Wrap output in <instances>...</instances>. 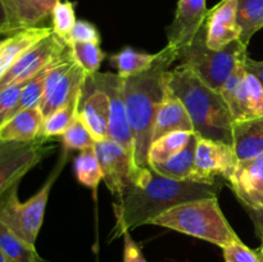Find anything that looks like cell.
Returning a JSON list of instances; mask_svg holds the SVG:
<instances>
[{
    "mask_svg": "<svg viewBox=\"0 0 263 262\" xmlns=\"http://www.w3.org/2000/svg\"><path fill=\"white\" fill-rule=\"evenodd\" d=\"M73 58L85 71L87 77L98 73L100 64L105 58V53L100 49V44L95 43H73L71 44Z\"/></svg>",
    "mask_w": 263,
    "mask_h": 262,
    "instance_id": "obj_31",
    "label": "cell"
},
{
    "mask_svg": "<svg viewBox=\"0 0 263 262\" xmlns=\"http://www.w3.org/2000/svg\"><path fill=\"white\" fill-rule=\"evenodd\" d=\"M240 40V27L236 18V0H221L207 15V39L210 49H222Z\"/></svg>",
    "mask_w": 263,
    "mask_h": 262,
    "instance_id": "obj_16",
    "label": "cell"
},
{
    "mask_svg": "<svg viewBox=\"0 0 263 262\" xmlns=\"http://www.w3.org/2000/svg\"><path fill=\"white\" fill-rule=\"evenodd\" d=\"M94 153L102 169L103 181L117 200L131 188L141 186L149 179L152 169H139L133 156L113 139L95 143Z\"/></svg>",
    "mask_w": 263,
    "mask_h": 262,
    "instance_id": "obj_7",
    "label": "cell"
},
{
    "mask_svg": "<svg viewBox=\"0 0 263 262\" xmlns=\"http://www.w3.org/2000/svg\"><path fill=\"white\" fill-rule=\"evenodd\" d=\"M49 139L39 136L30 143L0 141V203L12 188L54 149Z\"/></svg>",
    "mask_w": 263,
    "mask_h": 262,
    "instance_id": "obj_9",
    "label": "cell"
},
{
    "mask_svg": "<svg viewBox=\"0 0 263 262\" xmlns=\"http://www.w3.org/2000/svg\"><path fill=\"white\" fill-rule=\"evenodd\" d=\"M0 262H7V259H5V257H4V253H3L2 248H0Z\"/></svg>",
    "mask_w": 263,
    "mask_h": 262,
    "instance_id": "obj_40",
    "label": "cell"
},
{
    "mask_svg": "<svg viewBox=\"0 0 263 262\" xmlns=\"http://www.w3.org/2000/svg\"><path fill=\"white\" fill-rule=\"evenodd\" d=\"M53 32L46 26L25 28L0 40V77L33 45Z\"/></svg>",
    "mask_w": 263,
    "mask_h": 262,
    "instance_id": "obj_19",
    "label": "cell"
},
{
    "mask_svg": "<svg viewBox=\"0 0 263 262\" xmlns=\"http://www.w3.org/2000/svg\"><path fill=\"white\" fill-rule=\"evenodd\" d=\"M84 91V89H82ZM82 91L74 95L66 105L57 109L48 117L44 118L41 125L40 136L44 138H54V136H62L67 131V128L73 123L74 118L79 115L80 103H81Z\"/></svg>",
    "mask_w": 263,
    "mask_h": 262,
    "instance_id": "obj_26",
    "label": "cell"
},
{
    "mask_svg": "<svg viewBox=\"0 0 263 262\" xmlns=\"http://www.w3.org/2000/svg\"><path fill=\"white\" fill-rule=\"evenodd\" d=\"M9 35L8 32V14L3 0H0V36Z\"/></svg>",
    "mask_w": 263,
    "mask_h": 262,
    "instance_id": "obj_39",
    "label": "cell"
},
{
    "mask_svg": "<svg viewBox=\"0 0 263 262\" xmlns=\"http://www.w3.org/2000/svg\"><path fill=\"white\" fill-rule=\"evenodd\" d=\"M229 109L234 122L263 117V87L253 74L247 72Z\"/></svg>",
    "mask_w": 263,
    "mask_h": 262,
    "instance_id": "obj_22",
    "label": "cell"
},
{
    "mask_svg": "<svg viewBox=\"0 0 263 262\" xmlns=\"http://www.w3.org/2000/svg\"><path fill=\"white\" fill-rule=\"evenodd\" d=\"M221 189V181L200 184L192 180H174L152 170L145 184L133 186L121 199L113 203L116 225L110 239L120 238L125 231H133L139 226L151 225L157 216L180 203L217 197Z\"/></svg>",
    "mask_w": 263,
    "mask_h": 262,
    "instance_id": "obj_1",
    "label": "cell"
},
{
    "mask_svg": "<svg viewBox=\"0 0 263 262\" xmlns=\"http://www.w3.org/2000/svg\"><path fill=\"white\" fill-rule=\"evenodd\" d=\"M73 167L77 181L84 186L89 188L92 192L94 200H97L98 186L103 180V172L94 153V149L80 152L79 156L74 158Z\"/></svg>",
    "mask_w": 263,
    "mask_h": 262,
    "instance_id": "obj_29",
    "label": "cell"
},
{
    "mask_svg": "<svg viewBox=\"0 0 263 262\" xmlns=\"http://www.w3.org/2000/svg\"><path fill=\"white\" fill-rule=\"evenodd\" d=\"M123 238V262H148L140 247L134 240L131 231H125Z\"/></svg>",
    "mask_w": 263,
    "mask_h": 262,
    "instance_id": "obj_37",
    "label": "cell"
},
{
    "mask_svg": "<svg viewBox=\"0 0 263 262\" xmlns=\"http://www.w3.org/2000/svg\"><path fill=\"white\" fill-rule=\"evenodd\" d=\"M43 121L40 105L22 110L0 126V141L30 143L40 136Z\"/></svg>",
    "mask_w": 263,
    "mask_h": 262,
    "instance_id": "obj_21",
    "label": "cell"
},
{
    "mask_svg": "<svg viewBox=\"0 0 263 262\" xmlns=\"http://www.w3.org/2000/svg\"><path fill=\"white\" fill-rule=\"evenodd\" d=\"M68 153L69 151L63 148V153L59 157L55 167L51 170L46 181L30 199L21 202L18 198L20 185H15L0 203V222L30 246H35L44 222L50 190L68 159Z\"/></svg>",
    "mask_w": 263,
    "mask_h": 262,
    "instance_id": "obj_6",
    "label": "cell"
},
{
    "mask_svg": "<svg viewBox=\"0 0 263 262\" xmlns=\"http://www.w3.org/2000/svg\"><path fill=\"white\" fill-rule=\"evenodd\" d=\"M244 68H246L248 73L253 74L261 82L263 87V61H256V59L247 57L246 61H244Z\"/></svg>",
    "mask_w": 263,
    "mask_h": 262,
    "instance_id": "obj_38",
    "label": "cell"
},
{
    "mask_svg": "<svg viewBox=\"0 0 263 262\" xmlns=\"http://www.w3.org/2000/svg\"><path fill=\"white\" fill-rule=\"evenodd\" d=\"M51 64H53V62L49 66H46L43 71L39 72L35 77H32L30 81H27V84L23 86L20 98H18L17 104L14 105L13 110L10 112L9 118L17 115V113L22 112V110L28 109L31 107H35V105H40V102L44 95V89H45L46 77H48L49 71H50Z\"/></svg>",
    "mask_w": 263,
    "mask_h": 262,
    "instance_id": "obj_30",
    "label": "cell"
},
{
    "mask_svg": "<svg viewBox=\"0 0 263 262\" xmlns=\"http://www.w3.org/2000/svg\"><path fill=\"white\" fill-rule=\"evenodd\" d=\"M86 73L73 58L71 46L53 62L45 81L40 109L44 118L66 105L72 98L82 91L86 82Z\"/></svg>",
    "mask_w": 263,
    "mask_h": 262,
    "instance_id": "obj_8",
    "label": "cell"
},
{
    "mask_svg": "<svg viewBox=\"0 0 263 262\" xmlns=\"http://www.w3.org/2000/svg\"><path fill=\"white\" fill-rule=\"evenodd\" d=\"M259 239H261V246L263 247V233H261V234H259Z\"/></svg>",
    "mask_w": 263,
    "mask_h": 262,
    "instance_id": "obj_41",
    "label": "cell"
},
{
    "mask_svg": "<svg viewBox=\"0 0 263 262\" xmlns=\"http://www.w3.org/2000/svg\"><path fill=\"white\" fill-rule=\"evenodd\" d=\"M240 41L248 46L254 33L263 28V0H236Z\"/></svg>",
    "mask_w": 263,
    "mask_h": 262,
    "instance_id": "obj_25",
    "label": "cell"
},
{
    "mask_svg": "<svg viewBox=\"0 0 263 262\" xmlns=\"http://www.w3.org/2000/svg\"><path fill=\"white\" fill-rule=\"evenodd\" d=\"M261 249H262V253H263V247L261 246Z\"/></svg>",
    "mask_w": 263,
    "mask_h": 262,
    "instance_id": "obj_42",
    "label": "cell"
},
{
    "mask_svg": "<svg viewBox=\"0 0 263 262\" xmlns=\"http://www.w3.org/2000/svg\"><path fill=\"white\" fill-rule=\"evenodd\" d=\"M67 43L58 35L51 32L36 45L28 49L2 77L0 91L12 85L21 84L35 77L46 66L55 61L67 48Z\"/></svg>",
    "mask_w": 263,
    "mask_h": 262,
    "instance_id": "obj_11",
    "label": "cell"
},
{
    "mask_svg": "<svg viewBox=\"0 0 263 262\" xmlns=\"http://www.w3.org/2000/svg\"><path fill=\"white\" fill-rule=\"evenodd\" d=\"M207 39V22L195 35L192 43L179 51L177 59L182 66L192 69L205 85L220 91L235 68L244 63L247 48L240 40L233 41L222 49H210L205 43Z\"/></svg>",
    "mask_w": 263,
    "mask_h": 262,
    "instance_id": "obj_5",
    "label": "cell"
},
{
    "mask_svg": "<svg viewBox=\"0 0 263 262\" xmlns=\"http://www.w3.org/2000/svg\"><path fill=\"white\" fill-rule=\"evenodd\" d=\"M193 134L194 133L189 131H172L159 138L158 140L153 141L148 153L149 167L153 164L163 163L172 156L179 153L187 145Z\"/></svg>",
    "mask_w": 263,
    "mask_h": 262,
    "instance_id": "obj_28",
    "label": "cell"
},
{
    "mask_svg": "<svg viewBox=\"0 0 263 262\" xmlns=\"http://www.w3.org/2000/svg\"><path fill=\"white\" fill-rule=\"evenodd\" d=\"M156 54H149L145 51H138L136 49L126 46L118 53L109 57L110 66L117 69V74L122 79L135 76L146 71L153 64Z\"/></svg>",
    "mask_w": 263,
    "mask_h": 262,
    "instance_id": "obj_24",
    "label": "cell"
},
{
    "mask_svg": "<svg viewBox=\"0 0 263 262\" xmlns=\"http://www.w3.org/2000/svg\"><path fill=\"white\" fill-rule=\"evenodd\" d=\"M228 184L249 215H263V154L238 162Z\"/></svg>",
    "mask_w": 263,
    "mask_h": 262,
    "instance_id": "obj_13",
    "label": "cell"
},
{
    "mask_svg": "<svg viewBox=\"0 0 263 262\" xmlns=\"http://www.w3.org/2000/svg\"><path fill=\"white\" fill-rule=\"evenodd\" d=\"M79 115L97 143L108 139L109 134V102L107 95L94 86L89 79L85 82Z\"/></svg>",
    "mask_w": 263,
    "mask_h": 262,
    "instance_id": "obj_15",
    "label": "cell"
},
{
    "mask_svg": "<svg viewBox=\"0 0 263 262\" xmlns=\"http://www.w3.org/2000/svg\"><path fill=\"white\" fill-rule=\"evenodd\" d=\"M8 14L9 35L40 26L50 17L59 0H3Z\"/></svg>",
    "mask_w": 263,
    "mask_h": 262,
    "instance_id": "obj_17",
    "label": "cell"
},
{
    "mask_svg": "<svg viewBox=\"0 0 263 262\" xmlns=\"http://www.w3.org/2000/svg\"><path fill=\"white\" fill-rule=\"evenodd\" d=\"M63 148L67 151H87L94 149L97 141L92 139L91 134L82 122L80 115L74 118L73 123L67 128L66 133L61 136Z\"/></svg>",
    "mask_w": 263,
    "mask_h": 262,
    "instance_id": "obj_32",
    "label": "cell"
},
{
    "mask_svg": "<svg viewBox=\"0 0 263 262\" xmlns=\"http://www.w3.org/2000/svg\"><path fill=\"white\" fill-rule=\"evenodd\" d=\"M166 82L186 108L194 134L199 138L233 145L234 118L220 91L205 85L182 64L167 72Z\"/></svg>",
    "mask_w": 263,
    "mask_h": 262,
    "instance_id": "obj_3",
    "label": "cell"
},
{
    "mask_svg": "<svg viewBox=\"0 0 263 262\" xmlns=\"http://www.w3.org/2000/svg\"><path fill=\"white\" fill-rule=\"evenodd\" d=\"M51 22H53V27H51L53 32L67 43V39L74 23L77 22L74 3L69 0H59L51 13Z\"/></svg>",
    "mask_w": 263,
    "mask_h": 262,
    "instance_id": "obj_33",
    "label": "cell"
},
{
    "mask_svg": "<svg viewBox=\"0 0 263 262\" xmlns=\"http://www.w3.org/2000/svg\"><path fill=\"white\" fill-rule=\"evenodd\" d=\"M225 262H263L261 247L257 249L249 248L247 244L239 240L222 248Z\"/></svg>",
    "mask_w": 263,
    "mask_h": 262,
    "instance_id": "obj_34",
    "label": "cell"
},
{
    "mask_svg": "<svg viewBox=\"0 0 263 262\" xmlns=\"http://www.w3.org/2000/svg\"><path fill=\"white\" fill-rule=\"evenodd\" d=\"M26 84H27V81L12 85V86L5 87L4 90L0 91V126L9 118L10 112L13 110L14 105L17 104L21 91H22L23 86Z\"/></svg>",
    "mask_w": 263,
    "mask_h": 262,
    "instance_id": "obj_36",
    "label": "cell"
},
{
    "mask_svg": "<svg viewBox=\"0 0 263 262\" xmlns=\"http://www.w3.org/2000/svg\"><path fill=\"white\" fill-rule=\"evenodd\" d=\"M73 43H102L99 30L94 23L85 20H79L74 23L68 39H67V45H71Z\"/></svg>",
    "mask_w": 263,
    "mask_h": 262,
    "instance_id": "obj_35",
    "label": "cell"
},
{
    "mask_svg": "<svg viewBox=\"0 0 263 262\" xmlns=\"http://www.w3.org/2000/svg\"><path fill=\"white\" fill-rule=\"evenodd\" d=\"M198 135L193 134L189 143L184 149L172 156L168 161L163 163L153 164L152 170L162 176L174 180H192L195 167V152H197Z\"/></svg>",
    "mask_w": 263,
    "mask_h": 262,
    "instance_id": "obj_23",
    "label": "cell"
},
{
    "mask_svg": "<svg viewBox=\"0 0 263 262\" xmlns=\"http://www.w3.org/2000/svg\"><path fill=\"white\" fill-rule=\"evenodd\" d=\"M151 225L171 229L221 248L240 239L221 210L217 197L180 203L157 216Z\"/></svg>",
    "mask_w": 263,
    "mask_h": 262,
    "instance_id": "obj_4",
    "label": "cell"
},
{
    "mask_svg": "<svg viewBox=\"0 0 263 262\" xmlns=\"http://www.w3.org/2000/svg\"><path fill=\"white\" fill-rule=\"evenodd\" d=\"M236 163L238 159L233 145L198 136L192 181L200 184H216L220 182V179L228 181Z\"/></svg>",
    "mask_w": 263,
    "mask_h": 262,
    "instance_id": "obj_12",
    "label": "cell"
},
{
    "mask_svg": "<svg viewBox=\"0 0 263 262\" xmlns=\"http://www.w3.org/2000/svg\"><path fill=\"white\" fill-rule=\"evenodd\" d=\"M233 149L238 162L263 154V117L234 122Z\"/></svg>",
    "mask_w": 263,
    "mask_h": 262,
    "instance_id": "obj_20",
    "label": "cell"
},
{
    "mask_svg": "<svg viewBox=\"0 0 263 262\" xmlns=\"http://www.w3.org/2000/svg\"><path fill=\"white\" fill-rule=\"evenodd\" d=\"M207 0H177L176 12L171 25L166 28L168 45L179 54L195 38L207 22ZM179 57V55H177Z\"/></svg>",
    "mask_w": 263,
    "mask_h": 262,
    "instance_id": "obj_14",
    "label": "cell"
},
{
    "mask_svg": "<svg viewBox=\"0 0 263 262\" xmlns=\"http://www.w3.org/2000/svg\"><path fill=\"white\" fill-rule=\"evenodd\" d=\"M172 131L194 133V126H193L192 118H190L186 108L184 107L181 100L174 94V91L167 86L166 82L163 100H162L161 105L157 110L156 118H154L152 143Z\"/></svg>",
    "mask_w": 263,
    "mask_h": 262,
    "instance_id": "obj_18",
    "label": "cell"
},
{
    "mask_svg": "<svg viewBox=\"0 0 263 262\" xmlns=\"http://www.w3.org/2000/svg\"><path fill=\"white\" fill-rule=\"evenodd\" d=\"M177 50L167 44L146 71L123 79V99L134 138V159L139 169H151L148 153L157 110L166 91V74L177 61Z\"/></svg>",
    "mask_w": 263,
    "mask_h": 262,
    "instance_id": "obj_2",
    "label": "cell"
},
{
    "mask_svg": "<svg viewBox=\"0 0 263 262\" xmlns=\"http://www.w3.org/2000/svg\"><path fill=\"white\" fill-rule=\"evenodd\" d=\"M89 81L97 89L104 92L109 102V134L108 139L120 143L134 158V138L128 123L127 112L123 99V79L112 72H98ZM135 161V159H134Z\"/></svg>",
    "mask_w": 263,
    "mask_h": 262,
    "instance_id": "obj_10",
    "label": "cell"
},
{
    "mask_svg": "<svg viewBox=\"0 0 263 262\" xmlns=\"http://www.w3.org/2000/svg\"><path fill=\"white\" fill-rule=\"evenodd\" d=\"M0 248L7 262H45L35 246H30L0 222Z\"/></svg>",
    "mask_w": 263,
    "mask_h": 262,
    "instance_id": "obj_27",
    "label": "cell"
}]
</instances>
